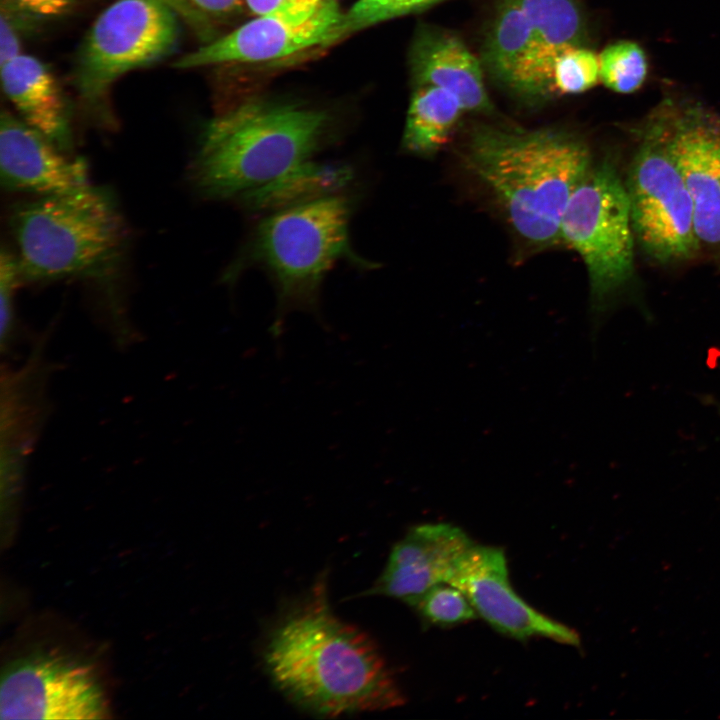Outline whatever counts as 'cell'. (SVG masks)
I'll return each mask as SVG.
<instances>
[{
	"mask_svg": "<svg viewBox=\"0 0 720 720\" xmlns=\"http://www.w3.org/2000/svg\"><path fill=\"white\" fill-rule=\"evenodd\" d=\"M351 179L349 168L304 161L241 199L252 209H282L336 194Z\"/></svg>",
	"mask_w": 720,
	"mask_h": 720,
	"instance_id": "19",
	"label": "cell"
},
{
	"mask_svg": "<svg viewBox=\"0 0 720 720\" xmlns=\"http://www.w3.org/2000/svg\"><path fill=\"white\" fill-rule=\"evenodd\" d=\"M329 117L288 104L246 102L210 121L191 176L207 197H244L307 161L323 142Z\"/></svg>",
	"mask_w": 720,
	"mask_h": 720,
	"instance_id": "3",
	"label": "cell"
},
{
	"mask_svg": "<svg viewBox=\"0 0 720 720\" xmlns=\"http://www.w3.org/2000/svg\"><path fill=\"white\" fill-rule=\"evenodd\" d=\"M473 543L450 523L415 525L393 546L383 572L367 594L406 601L447 583L457 559Z\"/></svg>",
	"mask_w": 720,
	"mask_h": 720,
	"instance_id": "15",
	"label": "cell"
},
{
	"mask_svg": "<svg viewBox=\"0 0 720 720\" xmlns=\"http://www.w3.org/2000/svg\"><path fill=\"white\" fill-rule=\"evenodd\" d=\"M440 1L443 0H359L344 13L336 41L358 30L425 9Z\"/></svg>",
	"mask_w": 720,
	"mask_h": 720,
	"instance_id": "25",
	"label": "cell"
},
{
	"mask_svg": "<svg viewBox=\"0 0 720 720\" xmlns=\"http://www.w3.org/2000/svg\"><path fill=\"white\" fill-rule=\"evenodd\" d=\"M0 178L4 189L39 196L89 185L87 166L7 111L1 113Z\"/></svg>",
	"mask_w": 720,
	"mask_h": 720,
	"instance_id": "14",
	"label": "cell"
},
{
	"mask_svg": "<svg viewBox=\"0 0 720 720\" xmlns=\"http://www.w3.org/2000/svg\"><path fill=\"white\" fill-rule=\"evenodd\" d=\"M531 45V27L519 1L500 0L483 51L484 66L510 85Z\"/></svg>",
	"mask_w": 720,
	"mask_h": 720,
	"instance_id": "21",
	"label": "cell"
},
{
	"mask_svg": "<svg viewBox=\"0 0 720 720\" xmlns=\"http://www.w3.org/2000/svg\"><path fill=\"white\" fill-rule=\"evenodd\" d=\"M646 119L684 179L700 247L720 249V117L700 103L669 97Z\"/></svg>",
	"mask_w": 720,
	"mask_h": 720,
	"instance_id": "10",
	"label": "cell"
},
{
	"mask_svg": "<svg viewBox=\"0 0 720 720\" xmlns=\"http://www.w3.org/2000/svg\"><path fill=\"white\" fill-rule=\"evenodd\" d=\"M108 717V702L92 666L64 653L31 654L2 675V720Z\"/></svg>",
	"mask_w": 720,
	"mask_h": 720,
	"instance_id": "9",
	"label": "cell"
},
{
	"mask_svg": "<svg viewBox=\"0 0 720 720\" xmlns=\"http://www.w3.org/2000/svg\"><path fill=\"white\" fill-rule=\"evenodd\" d=\"M560 241L581 256L589 277L591 309L604 312L635 273L629 199L609 158L592 165L572 193L561 219Z\"/></svg>",
	"mask_w": 720,
	"mask_h": 720,
	"instance_id": "6",
	"label": "cell"
},
{
	"mask_svg": "<svg viewBox=\"0 0 720 720\" xmlns=\"http://www.w3.org/2000/svg\"><path fill=\"white\" fill-rule=\"evenodd\" d=\"M196 8L212 16H226L236 12L244 0H191Z\"/></svg>",
	"mask_w": 720,
	"mask_h": 720,
	"instance_id": "30",
	"label": "cell"
},
{
	"mask_svg": "<svg viewBox=\"0 0 720 720\" xmlns=\"http://www.w3.org/2000/svg\"><path fill=\"white\" fill-rule=\"evenodd\" d=\"M462 158L518 239L533 250L561 242L566 205L592 167L585 141L559 129L480 125L469 136Z\"/></svg>",
	"mask_w": 720,
	"mask_h": 720,
	"instance_id": "2",
	"label": "cell"
},
{
	"mask_svg": "<svg viewBox=\"0 0 720 720\" xmlns=\"http://www.w3.org/2000/svg\"><path fill=\"white\" fill-rule=\"evenodd\" d=\"M263 659L274 686L299 708L321 717L405 703L374 640L332 612L321 586L273 628Z\"/></svg>",
	"mask_w": 720,
	"mask_h": 720,
	"instance_id": "1",
	"label": "cell"
},
{
	"mask_svg": "<svg viewBox=\"0 0 720 720\" xmlns=\"http://www.w3.org/2000/svg\"><path fill=\"white\" fill-rule=\"evenodd\" d=\"M464 109L445 89L417 86L407 111L402 145L409 153L431 156L449 140Z\"/></svg>",
	"mask_w": 720,
	"mask_h": 720,
	"instance_id": "20",
	"label": "cell"
},
{
	"mask_svg": "<svg viewBox=\"0 0 720 720\" xmlns=\"http://www.w3.org/2000/svg\"><path fill=\"white\" fill-rule=\"evenodd\" d=\"M11 225L29 281L97 275L117 262L127 240L112 194L90 184L21 205Z\"/></svg>",
	"mask_w": 720,
	"mask_h": 720,
	"instance_id": "4",
	"label": "cell"
},
{
	"mask_svg": "<svg viewBox=\"0 0 720 720\" xmlns=\"http://www.w3.org/2000/svg\"><path fill=\"white\" fill-rule=\"evenodd\" d=\"M24 281L17 256L2 249L0 257V347L8 353L15 340L14 296Z\"/></svg>",
	"mask_w": 720,
	"mask_h": 720,
	"instance_id": "26",
	"label": "cell"
},
{
	"mask_svg": "<svg viewBox=\"0 0 720 720\" xmlns=\"http://www.w3.org/2000/svg\"><path fill=\"white\" fill-rule=\"evenodd\" d=\"M322 0H244L256 16L270 14H301L314 10Z\"/></svg>",
	"mask_w": 720,
	"mask_h": 720,
	"instance_id": "28",
	"label": "cell"
},
{
	"mask_svg": "<svg viewBox=\"0 0 720 720\" xmlns=\"http://www.w3.org/2000/svg\"><path fill=\"white\" fill-rule=\"evenodd\" d=\"M350 208L344 196L331 194L278 209L258 225L253 258L273 276L282 310L312 308L336 261L357 259L348 239Z\"/></svg>",
	"mask_w": 720,
	"mask_h": 720,
	"instance_id": "5",
	"label": "cell"
},
{
	"mask_svg": "<svg viewBox=\"0 0 720 720\" xmlns=\"http://www.w3.org/2000/svg\"><path fill=\"white\" fill-rule=\"evenodd\" d=\"M599 62L600 80L614 92H635L646 80L647 56L635 42L618 41L608 45L599 55Z\"/></svg>",
	"mask_w": 720,
	"mask_h": 720,
	"instance_id": "22",
	"label": "cell"
},
{
	"mask_svg": "<svg viewBox=\"0 0 720 720\" xmlns=\"http://www.w3.org/2000/svg\"><path fill=\"white\" fill-rule=\"evenodd\" d=\"M179 27L163 0H117L92 25L82 46L76 83L91 104L123 74L152 64L175 47Z\"/></svg>",
	"mask_w": 720,
	"mask_h": 720,
	"instance_id": "8",
	"label": "cell"
},
{
	"mask_svg": "<svg viewBox=\"0 0 720 720\" xmlns=\"http://www.w3.org/2000/svg\"><path fill=\"white\" fill-rule=\"evenodd\" d=\"M51 368L39 343L25 364L1 377V490L14 502L32 448L47 419V381Z\"/></svg>",
	"mask_w": 720,
	"mask_h": 720,
	"instance_id": "13",
	"label": "cell"
},
{
	"mask_svg": "<svg viewBox=\"0 0 720 720\" xmlns=\"http://www.w3.org/2000/svg\"><path fill=\"white\" fill-rule=\"evenodd\" d=\"M411 66L417 86L447 90L459 100L464 111L493 110L481 62L455 35L434 29L421 32L412 49Z\"/></svg>",
	"mask_w": 720,
	"mask_h": 720,
	"instance_id": "16",
	"label": "cell"
},
{
	"mask_svg": "<svg viewBox=\"0 0 720 720\" xmlns=\"http://www.w3.org/2000/svg\"><path fill=\"white\" fill-rule=\"evenodd\" d=\"M600 80V62L592 50L570 46L554 60L550 92L561 95L578 94L594 87Z\"/></svg>",
	"mask_w": 720,
	"mask_h": 720,
	"instance_id": "24",
	"label": "cell"
},
{
	"mask_svg": "<svg viewBox=\"0 0 720 720\" xmlns=\"http://www.w3.org/2000/svg\"><path fill=\"white\" fill-rule=\"evenodd\" d=\"M531 27V48L516 70L510 86L527 94L550 92L555 58L567 47L578 46L584 22L574 0H518Z\"/></svg>",
	"mask_w": 720,
	"mask_h": 720,
	"instance_id": "17",
	"label": "cell"
},
{
	"mask_svg": "<svg viewBox=\"0 0 720 720\" xmlns=\"http://www.w3.org/2000/svg\"><path fill=\"white\" fill-rule=\"evenodd\" d=\"M29 13L14 5L10 0L1 2L0 63L20 55V31L24 16Z\"/></svg>",
	"mask_w": 720,
	"mask_h": 720,
	"instance_id": "27",
	"label": "cell"
},
{
	"mask_svg": "<svg viewBox=\"0 0 720 720\" xmlns=\"http://www.w3.org/2000/svg\"><path fill=\"white\" fill-rule=\"evenodd\" d=\"M1 80L21 119L70 154L67 105L47 67L32 56L20 54L1 65Z\"/></svg>",
	"mask_w": 720,
	"mask_h": 720,
	"instance_id": "18",
	"label": "cell"
},
{
	"mask_svg": "<svg viewBox=\"0 0 720 720\" xmlns=\"http://www.w3.org/2000/svg\"><path fill=\"white\" fill-rule=\"evenodd\" d=\"M14 5L31 15L56 16L63 14L71 0H10Z\"/></svg>",
	"mask_w": 720,
	"mask_h": 720,
	"instance_id": "29",
	"label": "cell"
},
{
	"mask_svg": "<svg viewBox=\"0 0 720 720\" xmlns=\"http://www.w3.org/2000/svg\"><path fill=\"white\" fill-rule=\"evenodd\" d=\"M405 602L427 623L440 627L462 624L478 615L467 596L446 582L436 584Z\"/></svg>",
	"mask_w": 720,
	"mask_h": 720,
	"instance_id": "23",
	"label": "cell"
},
{
	"mask_svg": "<svg viewBox=\"0 0 720 720\" xmlns=\"http://www.w3.org/2000/svg\"><path fill=\"white\" fill-rule=\"evenodd\" d=\"M625 187L632 229L642 251L659 264L693 259L700 247L691 196L662 138L645 119Z\"/></svg>",
	"mask_w": 720,
	"mask_h": 720,
	"instance_id": "7",
	"label": "cell"
},
{
	"mask_svg": "<svg viewBox=\"0 0 720 720\" xmlns=\"http://www.w3.org/2000/svg\"><path fill=\"white\" fill-rule=\"evenodd\" d=\"M344 13L334 0H322L301 14L261 15L178 59L181 69L226 63H260L336 42Z\"/></svg>",
	"mask_w": 720,
	"mask_h": 720,
	"instance_id": "11",
	"label": "cell"
},
{
	"mask_svg": "<svg viewBox=\"0 0 720 720\" xmlns=\"http://www.w3.org/2000/svg\"><path fill=\"white\" fill-rule=\"evenodd\" d=\"M447 583L459 588L477 614L504 635L580 645L575 630L535 610L516 593L501 548L473 543L457 559Z\"/></svg>",
	"mask_w": 720,
	"mask_h": 720,
	"instance_id": "12",
	"label": "cell"
}]
</instances>
